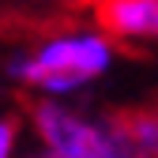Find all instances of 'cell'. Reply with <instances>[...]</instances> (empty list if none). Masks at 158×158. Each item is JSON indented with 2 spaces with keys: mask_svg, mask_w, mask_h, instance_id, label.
<instances>
[{
  "mask_svg": "<svg viewBox=\"0 0 158 158\" xmlns=\"http://www.w3.org/2000/svg\"><path fill=\"white\" fill-rule=\"evenodd\" d=\"M117 68V45L102 27H64L4 60L11 83L38 98H75Z\"/></svg>",
  "mask_w": 158,
  "mask_h": 158,
  "instance_id": "6da1fadb",
  "label": "cell"
},
{
  "mask_svg": "<svg viewBox=\"0 0 158 158\" xmlns=\"http://www.w3.org/2000/svg\"><path fill=\"white\" fill-rule=\"evenodd\" d=\"M34 143L56 158H147L128 135L124 117H102L68 98H38L27 113Z\"/></svg>",
  "mask_w": 158,
  "mask_h": 158,
  "instance_id": "7a4b0ae2",
  "label": "cell"
},
{
  "mask_svg": "<svg viewBox=\"0 0 158 158\" xmlns=\"http://www.w3.org/2000/svg\"><path fill=\"white\" fill-rule=\"evenodd\" d=\"M94 15L113 42L158 45V0H98Z\"/></svg>",
  "mask_w": 158,
  "mask_h": 158,
  "instance_id": "3957f363",
  "label": "cell"
},
{
  "mask_svg": "<svg viewBox=\"0 0 158 158\" xmlns=\"http://www.w3.org/2000/svg\"><path fill=\"white\" fill-rule=\"evenodd\" d=\"M124 124H128V135L135 139L147 158H158V109H135V113H124Z\"/></svg>",
  "mask_w": 158,
  "mask_h": 158,
  "instance_id": "277c9868",
  "label": "cell"
},
{
  "mask_svg": "<svg viewBox=\"0 0 158 158\" xmlns=\"http://www.w3.org/2000/svg\"><path fill=\"white\" fill-rule=\"evenodd\" d=\"M23 147V121L15 113H0V158H19Z\"/></svg>",
  "mask_w": 158,
  "mask_h": 158,
  "instance_id": "5b68a950",
  "label": "cell"
},
{
  "mask_svg": "<svg viewBox=\"0 0 158 158\" xmlns=\"http://www.w3.org/2000/svg\"><path fill=\"white\" fill-rule=\"evenodd\" d=\"M23 158H56V154H49V151H42V147H38V151H30V154H23Z\"/></svg>",
  "mask_w": 158,
  "mask_h": 158,
  "instance_id": "8992f818",
  "label": "cell"
}]
</instances>
